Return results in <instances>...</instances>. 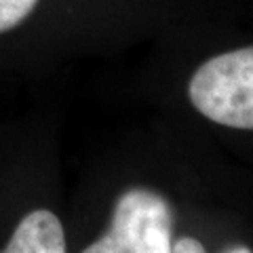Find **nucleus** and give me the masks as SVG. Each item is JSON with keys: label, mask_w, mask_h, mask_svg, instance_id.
Listing matches in <instances>:
<instances>
[{"label": "nucleus", "mask_w": 253, "mask_h": 253, "mask_svg": "<svg viewBox=\"0 0 253 253\" xmlns=\"http://www.w3.org/2000/svg\"><path fill=\"white\" fill-rule=\"evenodd\" d=\"M38 0H0V34L17 28L32 13Z\"/></svg>", "instance_id": "obj_4"}, {"label": "nucleus", "mask_w": 253, "mask_h": 253, "mask_svg": "<svg viewBox=\"0 0 253 253\" xmlns=\"http://www.w3.org/2000/svg\"><path fill=\"white\" fill-rule=\"evenodd\" d=\"M173 213L169 203L148 188L118 196L108 232L83 253H171Z\"/></svg>", "instance_id": "obj_2"}, {"label": "nucleus", "mask_w": 253, "mask_h": 253, "mask_svg": "<svg viewBox=\"0 0 253 253\" xmlns=\"http://www.w3.org/2000/svg\"><path fill=\"white\" fill-rule=\"evenodd\" d=\"M188 95L209 121L253 131V46L207 59L190 78Z\"/></svg>", "instance_id": "obj_1"}, {"label": "nucleus", "mask_w": 253, "mask_h": 253, "mask_svg": "<svg viewBox=\"0 0 253 253\" xmlns=\"http://www.w3.org/2000/svg\"><path fill=\"white\" fill-rule=\"evenodd\" d=\"M228 253H253V251L247 249V247H234V249H230Z\"/></svg>", "instance_id": "obj_6"}, {"label": "nucleus", "mask_w": 253, "mask_h": 253, "mask_svg": "<svg viewBox=\"0 0 253 253\" xmlns=\"http://www.w3.org/2000/svg\"><path fill=\"white\" fill-rule=\"evenodd\" d=\"M2 253H66V234L59 217L49 209H34L11 234Z\"/></svg>", "instance_id": "obj_3"}, {"label": "nucleus", "mask_w": 253, "mask_h": 253, "mask_svg": "<svg viewBox=\"0 0 253 253\" xmlns=\"http://www.w3.org/2000/svg\"><path fill=\"white\" fill-rule=\"evenodd\" d=\"M171 253H205V247L196 239H177L173 243Z\"/></svg>", "instance_id": "obj_5"}]
</instances>
